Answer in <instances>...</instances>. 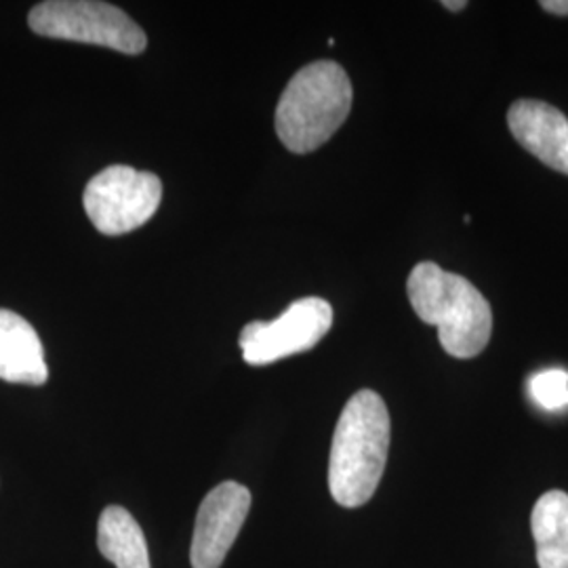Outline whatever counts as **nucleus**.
I'll return each instance as SVG.
<instances>
[{"instance_id": "1", "label": "nucleus", "mask_w": 568, "mask_h": 568, "mask_svg": "<svg viewBox=\"0 0 568 568\" xmlns=\"http://www.w3.org/2000/svg\"><path fill=\"white\" fill-rule=\"evenodd\" d=\"M389 434L384 398L373 389L356 392L339 415L328 459V488L339 506L371 501L386 469Z\"/></svg>"}, {"instance_id": "2", "label": "nucleus", "mask_w": 568, "mask_h": 568, "mask_svg": "<svg viewBox=\"0 0 568 568\" xmlns=\"http://www.w3.org/2000/svg\"><path fill=\"white\" fill-rule=\"evenodd\" d=\"M408 302L453 358L478 356L493 333V310L485 295L464 276L445 272L434 262L415 265L406 281Z\"/></svg>"}, {"instance_id": "3", "label": "nucleus", "mask_w": 568, "mask_h": 568, "mask_svg": "<svg viewBox=\"0 0 568 568\" xmlns=\"http://www.w3.org/2000/svg\"><path fill=\"white\" fill-rule=\"evenodd\" d=\"M352 82L335 61L302 68L276 105V135L288 152L307 154L328 142L352 110Z\"/></svg>"}, {"instance_id": "4", "label": "nucleus", "mask_w": 568, "mask_h": 568, "mask_svg": "<svg viewBox=\"0 0 568 568\" xmlns=\"http://www.w3.org/2000/svg\"><path fill=\"white\" fill-rule=\"evenodd\" d=\"M28 26L39 37L98 44L126 55H140L148 47V37L138 21L100 0L39 2L28 16Z\"/></svg>"}, {"instance_id": "5", "label": "nucleus", "mask_w": 568, "mask_h": 568, "mask_svg": "<svg viewBox=\"0 0 568 568\" xmlns=\"http://www.w3.org/2000/svg\"><path fill=\"white\" fill-rule=\"evenodd\" d=\"M161 201V178L126 164H112L93 175L82 194L87 217L105 236H121L148 224Z\"/></svg>"}, {"instance_id": "6", "label": "nucleus", "mask_w": 568, "mask_h": 568, "mask_svg": "<svg viewBox=\"0 0 568 568\" xmlns=\"http://www.w3.org/2000/svg\"><path fill=\"white\" fill-rule=\"evenodd\" d=\"M333 326V307L321 297L288 305L272 323H248L241 333L246 365L265 366L302 354L318 344Z\"/></svg>"}, {"instance_id": "7", "label": "nucleus", "mask_w": 568, "mask_h": 568, "mask_svg": "<svg viewBox=\"0 0 568 568\" xmlns=\"http://www.w3.org/2000/svg\"><path fill=\"white\" fill-rule=\"evenodd\" d=\"M251 509V490L225 480L213 488L201 504L192 537V568H220L234 546Z\"/></svg>"}, {"instance_id": "8", "label": "nucleus", "mask_w": 568, "mask_h": 568, "mask_svg": "<svg viewBox=\"0 0 568 568\" xmlns=\"http://www.w3.org/2000/svg\"><path fill=\"white\" fill-rule=\"evenodd\" d=\"M514 140L537 161L568 175V119L551 103L518 100L508 110Z\"/></svg>"}, {"instance_id": "9", "label": "nucleus", "mask_w": 568, "mask_h": 568, "mask_svg": "<svg viewBox=\"0 0 568 568\" xmlns=\"http://www.w3.org/2000/svg\"><path fill=\"white\" fill-rule=\"evenodd\" d=\"M0 379L21 386H44L49 379L37 328L4 307H0Z\"/></svg>"}, {"instance_id": "10", "label": "nucleus", "mask_w": 568, "mask_h": 568, "mask_svg": "<svg viewBox=\"0 0 568 568\" xmlns=\"http://www.w3.org/2000/svg\"><path fill=\"white\" fill-rule=\"evenodd\" d=\"M530 528L539 568H568V495L549 490L535 504Z\"/></svg>"}, {"instance_id": "11", "label": "nucleus", "mask_w": 568, "mask_h": 568, "mask_svg": "<svg viewBox=\"0 0 568 568\" xmlns=\"http://www.w3.org/2000/svg\"><path fill=\"white\" fill-rule=\"evenodd\" d=\"M98 548L116 568H150L142 527L121 506L103 509L98 525Z\"/></svg>"}, {"instance_id": "12", "label": "nucleus", "mask_w": 568, "mask_h": 568, "mask_svg": "<svg viewBox=\"0 0 568 568\" xmlns=\"http://www.w3.org/2000/svg\"><path fill=\"white\" fill-rule=\"evenodd\" d=\"M528 392L535 405L544 410H562L568 406V373L562 368H548L530 377Z\"/></svg>"}, {"instance_id": "13", "label": "nucleus", "mask_w": 568, "mask_h": 568, "mask_svg": "<svg viewBox=\"0 0 568 568\" xmlns=\"http://www.w3.org/2000/svg\"><path fill=\"white\" fill-rule=\"evenodd\" d=\"M539 7L551 16H560V18L568 16V0H541Z\"/></svg>"}, {"instance_id": "14", "label": "nucleus", "mask_w": 568, "mask_h": 568, "mask_svg": "<svg viewBox=\"0 0 568 568\" xmlns=\"http://www.w3.org/2000/svg\"><path fill=\"white\" fill-rule=\"evenodd\" d=\"M443 7H447L448 11H462V9H466L467 2L466 0H457V2L445 0V2H443Z\"/></svg>"}]
</instances>
